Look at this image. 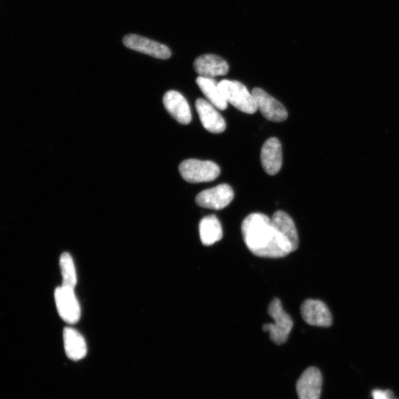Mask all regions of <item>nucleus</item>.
Wrapping results in <instances>:
<instances>
[{"mask_svg": "<svg viewBox=\"0 0 399 399\" xmlns=\"http://www.w3.org/2000/svg\"><path fill=\"white\" fill-rule=\"evenodd\" d=\"M241 231L245 245L254 255L268 258H281L288 255L282 247L271 219L266 214H250L243 221Z\"/></svg>", "mask_w": 399, "mask_h": 399, "instance_id": "1", "label": "nucleus"}, {"mask_svg": "<svg viewBox=\"0 0 399 399\" xmlns=\"http://www.w3.org/2000/svg\"><path fill=\"white\" fill-rule=\"evenodd\" d=\"M268 313L273 319L274 324L264 325L263 330L269 333L270 339L274 343L279 345L284 344L293 330V319L284 311L282 302L278 298L271 302Z\"/></svg>", "mask_w": 399, "mask_h": 399, "instance_id": "2", "label": "nucleus"}, {"mask_svg": "<svg viewBox=\"0 0 399 399\" xmlns=\"http://www.w3.org/2000/svg\"><path fill=\"white\" fill-rule=\"evenodd\" d=\"M219 87L226 101L240 111L254 114L257 111L252 94L242 83L225 80L219 83Z\"/></svg>", "mask_w": 399, "mask_h": 399, "instance_id": "3", "label": "nucleus"}, {"mask_svg": "<svg viewBox=\"0 0 399 399\" xmlns=\"http://www.w3.org/2000/svg\"><path fill=\"white\" fill-rule=\"evenodd\" d=\"M179 172L186 181L197 183L216 180L221 174V168L210 161L188 159L180 164Z\"/></svg>", "mask_w": 399, "mask_h": 399, "instance_id": "4", "label": "nucleus"}, {"mask_svg": "<svg viewBox=\"0 0 399 399\" xmlns=\"http://www.w3.org/2000/svg\"><path fill=\"white\" fill-rule=\"evenodd\" d=\"M54 299L61 319L69 325L78 324L81 318V308L74 288L63 286L56 288Z\"/></svg>", "mask_w": 399, "mask_h": 399, "instance_id": "5", "label": "nucleus"}, {"mask_svg": "<svg viewBox=\"0 0 399 399\" xmlns=\"http://www.w3.org/2000/svg\"><path fill=\"white\" fill-rule=\"evenodd\" d=\"M271 219L286 252L289 254L295 252L299 245V236L293 219L283 211H276Z\"/></svg>", "mask_w": 399, "mask_h": 399, "instance_id": "6", "label": "nucleus"}, {"mask_svg": "<svg viewBox=\"0 0 399 399\" xmlns=\"http://www.w3.org/2000/svg\"><path fill=\"white\" fill-rule=\"evenodd\" d=\"M235 194L233 188L228 184H220V185L209 189L199 193L195 198L197 206L221 210L228 207L233 202Z\"/></svg>", "mask_w": 399, "mask_h": 399, "instance_id": "7", "label": "nucleus"}, {"mask_svg": "<svg viewBox=\"0 0 399 399\" xmlns=\"http://www.w3.org/2000/svg\"><path fill=\"white\" fill-rule=\"evenodd\" d=\"M257 110L268 120L282 122L287 119L286 107L277 99L266 93L263 89L255 87L252 90Z\"/></svg>", "mask_w": 399, "mask_h": 399, "instance_id": "8", "label": "nucleus"}, {"mask_svg": "<svg viewBox=\"0 0 399 399\" xmlns=\"http://www.w3.org/2000/svg\"><path fill=\"white\" fill-rule=\"evenodd\" d=\"M301 315L307 324L328 328L332 325L333 317L326 303L317 300H307L301 305Z\"/></svg>", "mask_w": 399, "mask_h": 399, "instance_id": "9", "label": "nucleus"}, {"mask_svg": "<svg viewBox=\"0 0 399 399\" xmlns=\"http://www.w3.org/2000/svg\"><path fill=\"white\" fill-rule=\"evenodd\" d=\"M123 43L129 49L157 59H166L172 55L167 46L139 35H128L123 39Z\"/></svg>", "mask_w": 399, "mask_h": 399, "instance_id": "10", "label": "nucleus"}, {"mask_svg": "<svg viewBox=\"0 0 399 399\" xmlns=\"http://www.w3.org/2000/svg\"><path fill=\"white\" fill-rule=\"evenodd\" d=\"M195 107L203 127L212 133H222L226 130V121L216 107L203 99H198Z\"/></svg>", "mask_w": 399, "mask_h": 399, "instance_id": "11", "label": "nucleus"}, {"mask_svg": "<svg viewBox=\"0 0 399 399\" xmlns=\"http://www.w3.org/2000/svg\"><path fill=\"white\" fill-rule=\"evenodd\" d=\"M322 387V376L317 368H308L297 383L299 399H319Z\"/></svg>", "mask_w": 399, "mask_h": 399, "instance_id": "12", "label": "nucleus"}, {"mask_svg": "<svg viewBox=\"0 0 399 399\" xmlns=\"http://www.w3.org/2000/svg\"><path fill=\"white\" fill-rule=\"evenodd\" d=\"M261 163L270 176L278 174L283 164L282 146L277 137H271L261 149Z\"/></svg>", "mask_w": 399, "mask_h": 399, "instance_id": "13", "label": "nucleus"}, {"mask_svg": "<svg viewBox=\"0 0 399 399\" xmlns=\"http://www.w3.org/2000/svg\"><path fill=\"white\" fill-rule=\"evenodd\" d=\"M166 110L182 125H189L192 121L190 105L185 98L175 90L168 91L164 97Z\"/></svg>", "mask_w": 399, "mask_h": 399, "instance_id": "14", "label": "nucleus"}, {"mask_svg": "<svg viewBox=\"0 0 399 399\" xmlns=\"http://www.w3.org/2000/svg\"><path fill=\"white\" fill-rule=\"evenodd\" d=\"M194 69L199 76L214 79L216 76L225 75L228 72V66L221 57L214 54H205L197 58Z\"/></svg>", "mask_w": 399, "mask_h": 399, "instance_id": "15", "label": "nucleus"}, {"mask_svg": "<svg viewBox=\"0 0 399 399\" xmlns=\"http://www.w3.org/2000/svg\"><path fill=\"white\" fill-rule=\"evenodd\" d=\"M65 350L67 357L73 361L84 359L87 352V347L84 336L73 328L67 327L63 331Z\"/></svg>", "mask_w": 399, "mask_h": 399, "instance_id": "16", "label": "nucleus"}, {"mask_svg": "<svg viewBox=\"0 0 399 399\" xmlns=\"http://www.w3.org/2000/svg\"><path fill=\"white\" fill-rule=\"evenodd\" d=\"M200 238L206 247H209L223 238V229L220 221L216 216L204 218L199 224Z\"/></svg>", "mask_w": 399, "mask_h": 399, "instance_id": "17", "label": "nucleus"}, {"mask_svg": "<svg viewBox=\"0 0 399 399\" xmlns=\"http://www.w3.org/2000/svg\"><path fill=\"white\" fill-rule=\"evenodd\" d=\"M197 86L213 106L217 109L224 111L227 109L228 102L224 99L219 87V82L214 79L204 78L202 76L196 80Z\"/></svg>", "mask_w": 399, "mask_h": 399, "instance_id": "18", "label": "nucleus"}, {"mask_svg": "<svg viewBox=\"0 0 399 399\" xmlns=\"http://www.w3.org/2000/svg\"><path fill=\"white\" fill-rule=\"evenodd\" d=\"M59 266L63 277V286L75 288L78 284V274L73 259L69 253L66 252L61 255Z\"/></svg>", "mask_w": 399, "mask_h": 399, "instance_id": "19", "label": "nucleus"}, {"mask_svg": "<svg viewBox=\"0 0 399 399\" xmlns=\"http://www.w3.org/2000/svg\"><path fill=\"white\" fill-rule=\"evenodd\" d=\"M374 399H398L394 397L393 393L390 390H374L372 392Z\"/></svg>", "mask_w": 399, "mask_h": 399, "instance_id": "20", "label": "nucleus"}]
</instances>
